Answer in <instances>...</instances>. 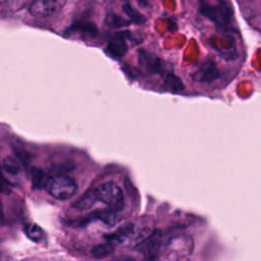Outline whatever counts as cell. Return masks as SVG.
Segmentation results:
<instances>
[{
	"instance_id": "6da1fadb",
	"label": "cell",
	"mask_w": 261,
	"mask_h": 261,
	"mask_svg": "<svg viewBox=\"0 0 261 261\" xmlns=\"http://www.w3.org/2000/svg\"><path fill=\"white\" fill-rule=\"evenodd\" d=\"M45 190L53 198L65 201L70 199L77 191L76 181L67 175H55L49 177Z\"/></svg>"
},
{
	"instance_id": "7a4b0ae2",
	"label": "cell",
	"mask_w": 261,
	"mask_h": 261,
	"mask_svg": "<svg viewBox=\"0 0 261 261\" xmlns=\"http://www.w3.org/2000/svg\"><path fill=\"white\" fill-rule=\"evenodd\" d=\"M199 12L220 28L227 27L231 22L233 15L231 6L225 2H219L215 5L203 3L199 7Z\"/></svg>"
},
{
	"instance_id": "3957f363",
	"label": "cell",
	"mask_w": 261,
	"mask_h": 261,
	"mask_svg": "<svg viewBox=\"0 0 261 261\" xmlns=\"http://www.w3.org/2000/svg\"><path fill=\"white\" fill-rule=\"evenodd\" d=\"M98 201L107 205L111 210L118 211L124 205L122 190L114 181H106L95 189Z\"/></svg>"
},
{
	"instance_id": "277c9868",
	"label": "cell",
	"mask_w": 261,
	"mask_h": 261,
	"mask_svg": "<svg viewBox=\"0 0 261 261\" xmlns=\"http://www.w3.org/2000/svg\"><path fill=\"white\" fill-rule=\"evenodd\" d=\"M193 249V242L191 239L177 238L171 240L163 251L160 261H184L187 256L191 254Z\"/></svg>"
},
{
	"instance_id": "5b68a950",
	"label": "cell",
	"mask_w": 261,
	"mask_h": 261,
	"mask_svg": "<svg viewBox=\"0 0 261 261\" xmlns=\"http://www.w3.org/2000/svg\"><path fill=\"white\" fill-rule=\"evenodd\" d=\"M161 244L162 233L160 230L154 229L146 239L136 245V250L142 253L146 258L153 260L159 255Z\"/></svg>"
},
{
	"instance_id": "8992f818",
	"label": "cell",
	"mask_w": 261,
	"mask_h": 261,
	"mask_svg": "<svg viewBox=\"0 0 261 261\" xmlns=\"http://www.w3.org/2000/svg\"><path fill=\"white\" fill-rule=\"evenodd\" d=\"M220 70L211 59H206L200 63L198 68L191 74V77L198 83H212L220 77Z\"/></svg>"
},
{
	"instance_id": "52a82bcc",
	"label": "cell",
	"mask_w": 261,
	"mask_h": 261,
	"mask_svg": "<svg viewBox=\"0 0 261 261\" xmlns=\"http://www.w3.org/2000/svg\"><path fill=\"white\" fill-rule=\"evenodd\" d=\"M66 0H36L30 7V12L38 17L52 15L65 5Z\"/></svg>"
},
{
	"instance_id": "ba28073f",
	"label": "cell",
	"mask_w": 261,
	"mask_h": 261,
	"mask_svg": "<svg viewBox=\"0 0 261 261\" xmlns=\"http://www.w3.org/2000/svg\"><path fill=\"white\" fill-rule=\"evenodd\" d=\"M139 65L148 73L162 74L164 72L161 59L144 49L139 50Z\"/></svg>"
},
{
	"instance_id": "9c48e42d",
	"label": "cell",
	"mask_w": 261,
	"mask_h": 261,
	"mask_svg": "<svg viewBox=\"0 0 261 261\" xmlns=\"http://www.w3.org/2000/svg\"><path fill=\"white\" fill-rule=\"evenodd\" d=\"M123 33H118L114 38L110 40L106 47V52L113 58H121L127 52V45L125 37H122Z\"/></svg>"
},
{
	"instance_id": "30bf717a",
	"label": "cell",
	"mask_w": 261,
	"mask_h": 261,
	"mask_svg": "<svg viewBox=\"0 0 261 261\" xmlns=\"http://www.w3.org/2000/svg\"><path fill=\"white\" fill-rule=\"evenodd\" d=\"M163 84L167 91L171 93H178L185 89V85L181 80L171 71H164L162 74Z\"/></svg>"
},
{
	"instance_id": "8fae6325",
	"label": "cell",
	"mask_w": 261,
	"mask_h": 261,
	"mask_svg": "<svg viewBox=\"0 0 261 261\" xmlns=\"http://www.w3.org/2000/svg\"><path fill=\"white\" fill-rule=\"evenodd\" d=\"M96 202H98V199H97V196H96V192H95V189H92V190H89L87 191L74 204H73V207L77 210H82V211H85V210H89L91 209L95 204Z\"/></svg>"
},
{
	"instance_id": "7c38bea8",
	"label": "cell",
	"mask_w": 261,
	"mask_h": 261,
	"mask_svg": "<svg viewBox=\"0 0 261 261\" xmlns=\"http://www.w3.org/2000/svg\"><path fill=\"white\" fill-rule=\"evenodd\" d=\"M2 170L11 176H16L20 173L21 167L17 159H15L14 157L8 156V157H5L2 161Z\"/></svg>"
},
{
	"instance_id": "4fadbf2b",
	"label": "cell",
	"mask_w": 261,
	"mask_h": 261,
	"mask_svg": "<svg viewBox=\"0 0 261 261\" xmlns=\"http://www.w3.org/2000/svg\"><path fill=\"white\" fill-rule=\"evenodd\" d=\"M114 250H115L114 244L112 242H107V243L94 246L92 249V255L96 259H102L112 254Z\"/></svg>"
},
{
	"instance_id": "5bb4252c",
	"label": "cell",
	"mask_w": 261,
	"mask_h": 261,
	"mask_svg": "<svg viewBox=\"0 0 261 261\" xmlns=\"http://www.w3.org/2000/svg\"><path fill=\"white\" fill-rule=\"evenodd\" d=\"M24 232L30 240H32L36 243H40L46 238V233L43 230V228L36 223H30V224L25 225Z\"/></svg>"
},
{
	"instance_id": "9a60e30c",
	"label": "cell",
	"mask_w": 261,
	"mask_h": 261,
	"mask_svg": "<svg viewBox=\"0 0 261 261\" xmlns=\"http://www.w3.org/2000/svg\"><path fill=\"white\" fill-rule=\"evenodd\" d=\"M49 177L47 174L39 168H33L31 171V180L34 189H45V186Z\"/></svg>"
},
{
	"instance_id": "2e32d148",
	"label": "cell",
	"mask_w": 261,
	"mask_h": 261,
	"mask_svg": "<svg viewBox=\"0 0 261 261\" xmlns=\"http://www.w3.org/2000/svg\"><path fill=\"white\" fill-rule=\"evenodd\" d=\"M122 11L126 14V16L137 24H143L146 22V17L142 13H140L136 8H134L129 3H124L122 5Z\"/></svg>"
},
{
	"instance_id": "e0dca14e",
	"label": "cell",
	"mask_w": 261,
	"mask_h": 261,
	"mask_svg": "<svg viewBox=\"0 0 261 261\" xmlns=\"http://www.w3.org/2000/svg\"><path fill=\"white\" fill-rule=\"evenodd\" d=\"M108 23L109 25H111L112 28H117V29H120V28H124V27H127L129 25L130 21L121 17L120 15L116 14V13H111L109 15V18H108Z\"/></svg>"
},
{
	"instance_id": "ac0fdd59",
	"label": "cell",
	"mask_w": 261,
	"mask_h": 261,
	"mask_svg": "<svg viewBox=\"0 0 261 261\" xmlns=\"http://www.w3.org/2000/svg\"><path fill=\"white\" fill-rule=\"evenodd\" d=\"M0 192L5 193V194H8L10 192L9 184L6 181L5 177L3 176L2 172H1V169H0Z\"/></svg>"
},
{
	"instance_id": "d6986e66",
	"label": "cell",
	"mask_w": 261,
	"mask_h": 261,
	"mask_svg": "<svg viewBox=\"0 0 261 261\" xmlns=\"http://www.w3.org/2000/svg\"><path fill=\"white\" fill-rule=\"evenodd\" d=\"M136 1L139 4V6H141L143 8H146L149 6V0H136Z\"/></svg>"
},
{
	"instance_id": "ffe728a7",
	"label": "cell",
	"mask_w": 261,
	"mask_h": 261,
	"mask_svg": "<svg viewBox=\"0 0 261 261\" xmlns=\"http://www.w3.org/2000/svg\"><path fill=\"white\" fill-rule=\"evenodd\" d=\"M3 218H4V212H3V205H2V202L0 201V223L3 221Z\"/></svg>"
}]
</instances>
